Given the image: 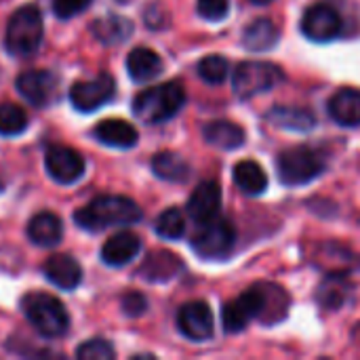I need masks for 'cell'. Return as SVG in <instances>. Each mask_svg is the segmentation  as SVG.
<instances>
[{"label":"cell","instance_id":"6da1fadb","mask_svg":"<svg viewBox=\"0 0 360 360\" xmlns=\"http://www.w3.org/2000/svg\"><path fill=\"white\" fill-rule=\"evenodd\" d=\"M74 219L80 228L97 232L114 226H131L141 219V209L137 202L124 196H99L86 207L74 213Z\"/></svg>","mask_w":360,"mask_h":360},{"label":"cell","instance_id":"7a4b0ae2","mask_svg":"<svg viewBox=\"0 0 360 360\" xmlns=\"http://www.w3.org/2000/svg\"><path fill=\"white\" fill-rule=\"evenodd\" d=\"M186 103V91L179 82H165L141 91L133 101L135 116L146 124H160L173 118Z\"/></svg>","mask_w":360,"mask_h":360},{"label":"cell","instance_id":"3957f363","mask_svg":"<svg viewBox=\"0 0 360 360\" xmlns=\"http://www.w3.org/2000/svg\"><path fill=\"white\" fill-rule=\"evenodd\" d=\"M21 308L32 327L44 338H61L68 331L70 319L63 304L49 293H27L21 300Z\"/></svg>","mask_w":360,"mask_h":360},{"label":"cell","instance_id":"277c9868","mask_svg":"<svg viewBox=\"0 0 360 360\" xmlns=\"http://www.w3.org/2000/svg\"><path fill=\"white\" fill-rule=\"evenodd\" d=\"M278 179L285 186H304L316 179L325 171V158L321 152L308 146L283 150L276 158Z\"/></svg>","mask_w":360,"mask_h":360},{"label":"cell","instance_id":"5b68a950","mask_svg":"<svg viewBox=\"0 0 360 360\" xmlns=\"http://www.w3.org/2000/svg\"><path fill=\"white\" fill-rule=\"evenodd\" d=\"M42 40V15L36 6H21L6 25V51L15 57H30Z\"/></svg>","mask_w":360,"mask_h":360},{"label":"cell","instance_id":"8992f818","mask_svg":"<svg viewBox=\"0 0 360 360\" xmlns=\"http://www.w3.org/2000/svg\"><path fill=\"white\" fill-rule=\"evenodd\" d=\"M283 78L281 68L268 61H243L236 65L232 74V86L234 93L243 99L255 97L259 93L270 91L276 86Z\"/></svg>","mask_w":360,"mask_h":360},{"label":"cell","instance_id":"52a82bcc","mask_svg":"<svg viewBox=\"0 0 360 360\" xmlns=\"http://www.w3.org/2000/svg\"><path fill=\"white\" fill-rule=\"evenodd\" d=\"M236 243V232L232 224L224 217H213L200 224L196 236L192 238V249L202 259H221L226 257Z\"/></svg>","mask_w":360,"mask_h":360},{"label":"cell","instance_id":"ba28073f","mask_svg":"<svg viewBox=\"0 0 360 360\" xmlns=\"http://www.w3.org/2000/svg\"><path fill=\"white\" fill-rule=\"evenodd\" d=\"M114 93H116L114 78L108 74H99L91 80L76 82L70 91V101L80 112H95L97 108L112 101Z\"/></svg>","mask_w":360,"mask_h":360},{"label":"cell","instance_id":"9c48e42d","mask_svg":"<svg viewBox=\"0 0 360 360\" xmlns=\"http://www.w3.org/2000/svg\"><path fill=\"white\" fill-rule=\"evenodd\" d=\"M262 312V300L257 293V287H249L243 295L236 300H230L221 310V323L228 333H238L247 329L251 321H257Z\"/></svg>","mask_w":360,"mask_h":360},{"label":"cell","instance_id":"30bf717a","mask_svg":"<svg viewBox=\"0 0 360 360\" xmlns=\"http://www.w3.org/2000/svg\"><path fill=\"white\" fill-rule=\"evenodd\" d=\"M302 32L314 42H329L342 34V17L329 4H314L302 19Z\"/></svg>","mask_w":360,"mask_h":360},{"label":"cell","instance_id":"8fae6325","mask_svg":"<svg viewBox=\"0 0 360 360\" xmlns=\"http://www.w3.org/2000/svg\"><path fill=\"white\" fill-rule=\"evenodd\" d=\"M179 331L192 342H205L213 335V314L205 302H188L177 312Z\"/></svg>","mask_w":360,"mask_h":360},{"label":"cell","instance_id":"7c38bea8","mask_svg":"<svg viewBox=\"0 0 360 360\" xmlns=\"http://www.w3.org/2000/svg\"><path fill=\"white\" fill-rule=\"evenodd\" d=\"M44 165H46L49 175L57 184H74L84 173V158L76 150L65 148V146L49 148L44 156Z\"/></svg>","mask_w":360,"mask_h":360},{"label":"cell","instance_id":"4fadbf2b","mask_svg":"<svg viewBox=\"0 0 360 360\" xmlns=\"http://www.w3.org/2000/svg\"><path fill=\"white\" fill-rule=\"evenodd\" d=\"M57 84V78L46 70H30L17 78V91L36 108H44L55 99Z\"/></svg>","mask_w":360,"mask_h":360},{"label":"cell","instance_id":"5bb4252c","mask_svg":"<svg viewBox=\"0 0 360 360\" xmlns=\"http://www.w3.org/2000/svg\"><path fill=\"white\" fill-rule=\"evenodd\" d=\"M221 207V188L217 181H202L196 186L188 200V215L196 224H205L219 215Z\"/></svg>","mask_w":360,"mask_h":360},{"label":"cell","instance_id":"9a60e30c","mask_svg":"<svg viewBox=\"0 0 360 360\" xmlns=\"http://www.w3.org/2000/svg\"><path fill=\"white\" fill-rule=\"evenodd\" d=\"M255 287L262 300V312L257 321L264 325H276L285 321L289 314V306H291L289 293L281 285H274V283H257Z\"/></svg>","mask_w":360,"mask_h":360},{"label":"cell","instance_id":"2e32d148","mask_svg":"<svg viewBox=\"0 0 360 360\" xmlns=\"http://www.w3.org/2000/svg\"><path fill=\"white\" fill-rule=\"evenodd\" d=\"M44 274L55 287H59L63 291L76 289L80 285V281H82V270H80L78 262L74 257H70V255H53V257H49L46 264H44Z\"/></svg>","mask_w":360,"mask_h":360},{"label":"cell","instance_id":"e0dca14e","mask_svg":"<svg viewBox=\"0 0 360 360\" xmlns=\"http://www.w3.org/2000/svg\"><path fill=\"white\" fill-rule=\"evenodd\" d=\"M141 249V240L137 234L133 232H118L112 238L105 240L103 249H101V259L108 266H124L131 259H135V255Z\"/></svg>","mask_w":360,"mask_h":360},{"label":"cell","instance_id":"ac0fdd59","mask_svg":"<svg viewBox=\"0 0 360 360\" xmlns=\"http://www.w3.org/2000/svg\"><path fill=\"white\" fill-rule=\"evenodd\" d=\"M329 114L342 127H359L360 124V91L356 89H340L329 99Z\"/></svg>","mask_w":360,"mask_h":360},{"label":"cell","instance_id":"d6986e66","mask_svg":"<svg viewBox=\"0 0 360 360\" xmlns=\"http://www.w3.org/2000/svg\"><path fill=\"white\" fill-rule=\"evenodd\" d=\"M278 36H281L278 25L272 19L262 17V19L251 21L245 27V32H243V46L247 51H253V53H264V51H270L272 46H276Z\"/></svg>","mask_w":360,"mask_h":360},{"label":"cell","instance_id":"ffe728a7","mask_svg":"<svg viewBox=\"0 0 360 360\" xmlns=\"http://www.w3.org/2000/svg\"><path fill=\"white\" fill-rule=\"evenodd\" d=\"M350 295H352V283L348 281L346 272H333V274H329L321 283V287L316 291V300H319V304L325 310H338V308H342L348 302Z\"/></svg>","mask_w":360,"mask_h":360},{"label":"cell","instance_id":"44dd1931","mask_svg":"<svg viewBox=\"0 0 360 360\" xmlns=\"http://www.w3.org/2000/svg\"><path fill=\"white\" fill-rule=\"evenodd\" d=\"M127 70L135 82H148L162 72V59L152 49L137 46L127 57Z\"/></svg>","mask_w":360,"mask_h":360},{"label":"cell","instance_id":"7402d4cb","mask_svg":"<svg viewBox=\"0 0 360 360\" xmlns=\"http://www.w3.org/2000/svg\"><path fill=\"white\" fill-rule=\"evenodd\" d=\"M184 270V264L177 255L169 253V251H158V253H152L146 264L141 266L139 274L146 278V281H152V283H165V281H171L175 278L179 272Z\"/></svg>","mask_w":360,"mask_h":360},{"label":"cell","instance_id":"603a6c76","mask_svg":"<svg viewBox=\"0 0 360 360\" xmlns=\"http://www.w3.org/2000/svg\"><path fill=\"white\" fill-rule=\"evenodd\" d=\"M95 137L112 148H133L137 143V129L124 120H101L95 129Z\"/></svg>","mask_w":360,"mask_h":360},{"label":"cell","instance_id":"cb8c5ba5","mask_svg":"<svg viewBox=\"0 0 360 360\" xmlns=\"http://www.w3.org/2000/svg\"><path fill=\"white\" fill-rule=\"evenodd\" d=\"M27 236L40 247H55L63 236L61 219L53 213H38L27 224Z\"/></svg>","mask_w":360,"mask_h":360},{"label":"cell","instance_id":"d4e9b609","mask_svg":"<svg viewBox=\"0 0 360 360\" xmlns=\"http://www.w3.org/2000/svg\"><path fill=\"white\" fill-rule=\"evenodd\" d=\"M205 139L219 150H236L245 143V131L230 120H213L202 129Z\"/></svg>","mask_w":360,"mask_h":360},{"label":"cell","instance_id":"484cf974","mask_svg":"<svg viewBox=\"0 0 360 360\" xmlns=\"http://www.w3.org/2000/svg\"><path fill=\"white\" fill-rule=\"evenodd\" d=\"M91 30L95 38L101 40L103 44H116V42H124L133 34V23L127 17L108 15V17L95 19Z\"/></svg>","mask_w":360,"mask_h":360},{"label":"cell","instance_id":"4316f807","mask_svg":"<svg viewBox=\"0 0 360 360\" xmlns=\"http://www.w3.org/2000/svg\"><path fill=\"white\" fill-rule=\"evenodd\" d=\"M268 118L276 127H281V129L300 131V133L310 131L314 127V122H316V118H314V114L310 110H306V108H291V105H278V108H274L268 114Z\"/></svg>","mask_w":360,"mask_h":360},{"label":"cell","instance_id":"83f0119b","mask_svg":"<svg viewBox=\"0 0 360 360\" xmlns=\"http://www.w3.org/2000/svg\"><path fill=\"white\" fill-rule=\"evenodd\" d=\"M234 181L249 196H259L268 188V177H266L264 169L255 160L238 162L234 167Z\"/></svg>","mask_w":360,"mask_h":360},{"label":"cell","instance_id":"f1b7e54d","mask_svg":"<svg viewBox=\"0 0 360 360\" xmlns=\"http://www.w3.org/2000/svg\"><path fill=\"white\" fill-rule=\"evenodd\" d=\"M152 169L165 181H186L188 175H190L188 162L179 154H175V152H160V154H156L154 160H152Z\"/></svg>","mask_w":360,"mask_h":360},{"label":"cell","instance_id":"f546056e","mask_svg":"<svg viewBox=\"0 0 360 360\" xmlns=\"http://www.w3.org/2000/svg\"><path fill=\"white\" fill-rule=\"evenodd\" d=\"M27 129V114L15 103L0 105V135L13 137Z\"/></svg>","mask_w":360,"mask_h":360},{"label":"cell","instance_id":"4dcf8cb0","mask_svg":"<svg viewBox=\"0 0 360 360\" xmlns=\"http://www.w3.org/2000/svg\"><path fill=\"white\" fill-rule=\"evenodd\" d=\"M156 232H158V236H162L167 240L181 238L186 232L184 213L179 209H167L165 213H160V217L156 219Z\"/></svg>","mask_w":360,"mask_h":360},{"label":"cell","instance_id":"1f68e13d","mask_svg":"<svg viewBox=\"0 0 360 360\" xmlns=\"http://www.w3.org/2000/svg\"><path fill=\"white\" fill-rule=\"evenodd\" d=\"M198 74L209 84H221L228 76V59L221 55H207L198 63Z\"/></svg>","mask_w":360,"mask_h":360},{"label":"cell","instance_id":"d6a6232c","mask_svg":"<svg viewBox=\"0 0 360 360\" xmlns=\"http://www.w3.org/2000/svg\"><path fill=\"white\" fill-rule=\"evenodd\" d=\"M76 356L80 360H112L116 356L114 348L105 340H89L76 350Z\"/></svg>","mask_w":360,"mask_h":360},{"label":"cell","instance_id":"836d02e7","mask_svg":"<svg viewBox=\"0 0 360 360\" xmlns=\"http://www.w3.org/2000/svg\"><path fill=\"white\" fill-rule=\"evenodd\" d=\"M230 11V0H198L200 17L209 21H221Z\"/></svg>","mask_w":360,"mask_h":360},{"label":"cell","instance_id":"e575fe53","mask_svg":"<svg viewBox=\"0 0 360 360\" xmlns=\"http://www.w3.org/2000/svg\"><path fill=\"white\" fill-rule=\"evenodd\" d=\"M93 0H55L53 11L59 19H70L78 13H82Z\"/></svg>","mask_w":360,"mask_h":360},{"label":"cell","instance_id":"d590c367","mask_svg":"<svg viewBox=\"0 0 360 360\" xmlns=\"http://www.w3.org/2000/svg\"><path fill=\"white\" fill-rule=\"evenodd\" d=\"M148 308V302L141 293L137 291H131L122 297V312L127 316H141Z\"/></svg>","mask_w":360,"mask_h":360},{"label":"cell","instance_id":"8d00e7d4","mask_svg":"<svg viewBox=\"0 0 360 360\" xmlns=\"http://www.w3.org/2000/svg\"><path fill=\"white\" fill-rule=\"evenodd\" d=\"M352 338H354V340H356V342L360 344V323L356 325V327H354V331H352Z\"/></svg>","mask_w":360,"mask_h":360},{"label":"cell","instance_id":"74e56055","mask_svg":"<svg viewBox=\"0 0 360 360\" xmlns=\"http://www.w3.org/2000/svg\"><path fill=\"white\" fill-rule=\"evenodd\" d=\"M251 2H255V4H268V2H272V0H251Z\"/></svg>","mask_w":360,"mask_h":360},{"label":"cell","instance_id":"f35d334b","mask_svg":"<svg viewBox=\"0 0 360 360\" xmlns=\"http://www.w3.org/2000/svg\"><path fill=\"white\" fill-rule=\"evenodd\" d=\"M2 188H4V184H2V181H0V190H2Z\"/></svg>","mask_w":360,"mask_h":360}]
</instances>
